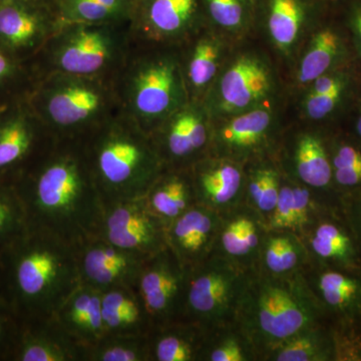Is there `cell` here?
Returning <instances> with one entry per match:
<instances>
[{
    "label": "cell",
    "instance_id": "obj_1",
    "mask_svg": "<svg viewBox=\"0 0 361 361\" xmlns=\"http://www.w3.org/2000/svg\"><path fill=\"white\" fill-rule=\"evenodd\" d=\"M13 186L32 227L75 247L96 236L104 202L80 141L54 139Z\"/></svg>",
    "mask_w": 361,
    "mask_h": 361
},
{
    "label": "cell",
    "instance_id": "obj_2",
    "mask_svg": "<svg viewBox=\"0 0 361 361\" xmlns=\"http://www.w3.org/2000/svg\"><path fill=\"white\" fill-rule=\"evenodd\" d=\"M80 284L77 252L30 226L0 251V299L20 322L51 317Z\"/></svg>",
    "mask_w": 361,
    "mask_h": 361
},
{
    "label": "cell",
    "instance_id": "obj_3",
    "mask_svg": "<svg viewBox=\"0 0 361 361\" xmlns=\"http://www.w3.org/2000/svg\"><path fill=\"white\" fill-rule=\"evenodd\" d=\"M80 142L104 203L142 198L165 169L148 133L122 111Z\"/></svg>",
    "mask_w": 361,
    "mask_h": 361
},
{
    "label": "cell",
    "instance_id": "obj_4",
    "mask_svg": "<svg viewBox=\"0 0 361 361\" xmlns=\"http://www.w3.org/2000/svg\"><path fill=\"white\" fill-rule=\"evenodd\" d=\"M114 85L121 111L148 134L190 102L178 47L133 42Z\"/></svg>",
    "mask_w": 361,
    "mask_h": 361
},
{
    "label": "cell",
    "instance_id": "obj_5",
    "mask_svg": "<svg viewBox=\"0 0 361 361\" xmlns=\"http://www.w3.org/2000/svg\"><path fill=\"white\" fill-rule=\"evenodd\" d=\"M236 322L255 346L259 361H263L271 349L306 327L326 320L301 273L277 278L251 271Z\"/></svg>",
    "mask_w": 361,
    "mask_h": 361
},
{
    "label": "cell",
    "instance_id": "obj_6",
    "mask_svg": "<svg viewBox=\"0 0 361 361\" xmlns=\"http://www.w3.org/2000/svg\"><path fill=\"white\" fill-rule=\"evenodd\" d=\"M133 45L129 21L65 23L30 63L37 80L54 75L115 78Z\"/></svg>",
    "mask_w": 361,
    "mask_h": 361
},
{
    "label": "cell",
    "instance_id": "obj_7",
    "mask_svg": "<svg viewBox=\"0 0 361 361\" xmlns=\"http://www.w3.org/2000/svg\"><path fill=\"white\" fill-rule=\"evenodd\" d=\"M27 99L58 140L80 141L121 113L111 78L54 73L37 80Z\"/></svg>",
    "mask_w": 361,
    "mask_h": 361
},
{
    "label": "cell",
    "instance_id": "obj_8",
    "mask_svg": "<svg viewBox=\"0 0 361 361\" xmlns=\"http://www.w3.org/2000/svg\"><path fill=\"white\" fill-rule=\"evenodd\" d=\"M279 82L264 54L253 49L231 52L204 97L212 121L276 104Z\"/></svg>",
    "mask_w": 361,
    "mask_h": 361
},
{
    "label": "cell",
    "instance_id": "obj_9",
    "mask_svg": "<svg viewBox=\"0 0 361 361\" xmlns=\"http://www.w3.org/2000/svg\"><path fill=\"white\" fill-rule=\"evenodd\" d=\"M249 274L216 253L189 269L182 320L206 330L235 322Z\"/></svg>",
    "mask_w": 361,
    "mask_h": 361
},
{
    "label": "cell",
    "instance_id": "obj_10",
    "mask_svg": "<svg viewBox=\"0 0 361 361\" xmlns=\"http://www.w3.org/2000/svg\"><path fill=\"white\" fill-rule=\"evenodd\" d=\"M275 104L212 121L209 155L245 166L275 157L285 130Z\"/></svg>",
    "mask_w": 361,
    "mask_h": 361
},
{
    "label": "cell",
    "instance_id": "obj_11",
    "mask_svg": "<svg viewBox=\"0 0 361 361\" xmlns=\"http://www.w3.org/2000/svg\"><path fill=\"white\" fill-rule=\"evenodd\" d=\"M275 159L284 177L341 202L334 186L329 130L311 125L285 130Z\"/></svg>",
    "mask_w": 361,
    "mask_h": 361
},
{
    "label": "cell",
    "instance_id": "obj_12",
    "mask_svg": "<svg viewBox=\"0 0 361 361\" xmlns=\"http://www.w3.org/2000/svg\"><path fill=\"white\" fill-rule=\"evenodd\" d=\"M63 23L54 2L4 0L0 2V49L30 65Z\"/></svg>",
    "mask_w": 361,
    "mask_h": 361
},
{
    "label": "cell",
    "instance_id": "obj_13",
    "mask_svg": "<svg viewBox=\"0 0 361 361\" xmlns=\"http://www.w3.org/2000/svg\"><path fill=\"white\" fill-rule=\"evenodd\" d=\"M129 23L134 42L179 47L206 21L200 0H134Z\"/></svg>",
    "mask_w": 361,
    "mask_h": 361
},
{
    "label": "cell",
    "instance_id": "obj_14",
    "mask_svg": "<svg viewBox=\"0 0 361 361\" xmlns=\"http://www.w3.org/2000/svg\"><path fill=\"white\" fill-rule=\"evenodd\" d=\"M54 140L27 99L0 109V183L13 185Z\"/></svg>",
    "mask_w": 361,
    "mask_h": 361
},
{
    "label": "cell",
    "instance_id": "obj_15",
    "mask_svg": "<svg viewBox=\"0 0 361 361\" xmlns=\"http://www.w3.org/2000/svg\"><path fill=\"white\" fill-rule=\"evenodd\" d=\"M212 118L202 102L190 101L149 133L165 168L190 169L209 155Z\"/></svg>",
    "mask_w": 361,
    "mask_h": 361
},
{
    "label": "cell",
    "instance_id": "obj_16",
    "mask_svg": "<svg viewBox=\"0 0 361 361\" xmlns=\"http://www.w3.org/2000/svg\"><path fill=\"white\" fill-rule=\"evenodd\" d=\"M94 237L145 257L168 247L167 226L142 198L104 203Z\"/></svg>",
    "mask_w": 361,
    "mask_h": 361
},
{
    "label": "cell",
    "instance_id": "obj_17",
    "mask_svg": "<svg viewBox=\"0 0 361 361\" xmlns=\"http://www.w3.org/2000/svg\"><path fill=\"white\" fill-rule=\"evenodd\" d=\"M188 271L169 247L145 261L135 291L152 329L182 320Z\"/></svg>",
    "mask_w": 361,
    "mask_h": 361
},
{
    "label": "cell",
    "instance_id": "obj_18",
    "mask_svg": "<svg viewBox=\"0 0 361 361\" xmlns=\"http://www.w3.org/2000/svg\"><path fill=\"white\" fill-rule=\"evenodd\" d=\"M361 85L358 61L316 78L302 90L301 115L307 125L331 130L345 120Z\"/></svg>",
    "mask_w": 361,
    "mask_h": 361
},
{
    "label": "cell",
    "instance_id": "obj_19",
    "mask_svg": "<svg viewBox=\"0 0 361 361\" xmlns=\"http://www.w3.org/2000/svg\"><path fill=\"white\" fill-rule=\"evenodd\" d=\"M300 237L310 263L361 273V247L341 205L320 211Z\"/></svg>",
    "mask_w": 361,
    "mask_h": 361
},
{
    "label": "cell",
    "instance_id": "obj_20",
    "mask_svg": "<svg viewBox=\"0 0 361 361\" xmlns=\"http://www.w3.org/2000/svg\"><path fill=\"white\" fill-rule=\"evenodd\" d=\"M80 283L104 292L118 287L135 288L148 257L92 237L75 247Z\"/></svg>",
    "mask_w": 361,
    "mask_h": 361
},
{
    "label": "cell",
    "instance_id": "obj_21",
    "mask_svg": "<svg viewBox=\"0 0 361 361\" xmlns=\"http://www.w3.org/2000/svg\"><path fill=\"white\" fill-rule=\"evenodd\" d=\"M301 276L327 322H361L360 272L308 263Z\"/></svg>",
    "mask_w": 361,
    "mask_h": 361
},
{
    "label": "cell",
    "instance_id": "obj_22",
    "mask_svg": "<svg viewBox=\"0 0 361 361\" xmlns=\"http://www.w3.org/2000/svg\"><path fill=\"white\" fill-rule=\"evenodd\" d=\"M356 61L350 37L341 18L322 20L311 32L297 56L294 85L302 92L316 78Z\"/></svg>",
    "mask_w": 361,
    "mask_h": 361
},
{
    "label": "cell",
    "instance_id": "obj_23",
    "mask_svg": "<svg viewBox=\"0 0 361 361\" xmlns=\"http://www.w3.org/2000/svg\"><path fill=\"white\" fill-rule=\"evenodd\" d=\"M231 44L205 23L178 47L190 101L203 102L233 51Z\"/></svg>",
    "mask_w": 361,
    "mask_h": 361
},
{
    "label": "cell",
    "instance_id": "obj_24",
    "mask_svg": "<svg viewBox=\"0 0 361 361\" xmlns=\"http://www.w3.org/2000/svg\"><path fill=\"white\" fill-rule=\"evenodd\" d=\"M197 204L224 215L243 204L245 166L207 155L191 168Z\"/></svg>",
    "mask_w": 361,
    "mask_h": 361
},
{
    "label": "cell",
    "instance_id": "obj_25",
    "mask_svg": "<svg viewBox=\"0 0 361 361\" xmlns=\"http://www.w3.org/2000/svg\"><path fill=\"white\" fill-rule=\"evenodd\" d=\"M85 348L51 317L20 322L14 361H85Z\"/></svg>",
    "mask_w": 361,
    "mask_h": 361
},
{
    "label": "cell",
    "instance_id": "obj_26",
    "mask_svg": "<svg viewBox=\"0 0 361 361\" xmlns=\"http://www.w3.org/2000/svg\"><path fill=\"white\" fill-rule=\"evenodd\" d=\"M220 223L219 214L196 204L168 226V247L186 269L213 255Z\"/></svg>",
    "mask_w": 361,
    "mask_h": 361
},
{
    "label": "cell",
    "instance_id": "obj_27",
    "mask_svg": "<svg viewBox=\"0 0 361 361\" xmlns=\"http://www.w3.org/2000/svg\"><path fill=\"white\" fill-rule=\"evenodd\" d=\"M267 230L265 220L248 206L242 204L221 215L214 253L248 272L255 271Z\"/></svg>",
    "mask_w": 361,
    "mask_h": 361
},
{
    "label": "cell",
    "instance_id": "obj_28",
    "mask_svg": "<svg viewBox=\"0 0 361 361\" xmlns=\"http://www.w3.org/2000/svg\"><path fill=\"white\" fill-rule=\"evenodd\" d=\"M316 18L304 0H267L266 35L280 56L295 63L311 32L323 20Z\"/></svg>",
    "mask_w": 361,
    "mask_h": 361
},
{
    "label": "cell",
    "instance_id": "obj_29",
    "mask_svg": "<svg viewBox=\"0 0 361 361\" xmlns=\"http://www.w3.org/2000/svg\"><path fill=\"white\" fill-rule=\"evenodd\" d=\"M330 206H341V202L282 175L276 206L266 221V226L268 230L292 232L300 236L313 218Z\"/></svg>",
    "mask_w": 361,
    "mask_h": 361
},
{
    "label": "cell",
    "instance_id": "obj_30",
    "mask_svg": "<svg viewBox=\"0 0 361 361\" xmlns=\"http://www.w3.org/2000/svg\"><path fill=\"white\" fill-rule=\"evenodd\" d=\"M61 326L85 348L106 336L102 314V292L80 283L54 315Z\"/></svg>",
    "mask_w": 361,
    "mask_h": 361
},
{
    "label": "cell",
    "instance_id": "obj_31",
    "mask_svg": "<svg viewBox=\"0 0 361 361\" xmlns=\"http://www.w3.org/2000/svg\"><path fill=\"white\" fill-rule=\"evenodd\" d=\"M147 206L166 226L196 205L190 169L165 168L142 197Z\"/></svg>",
    "mask_w": 361,
    "mask_h": 361
},
{
    "label": "cell",
    "instance_id": "obj_32",
    "mask_svg": "<svg viewBox=\"0 0 361 361\" xmlns=\"http://www.w3.org/2000/svg\"><path fill=\"white\" fill-rule=\"evenodd\" d=\"M206 329L177 320L153 327L148 336L149 361H198Z\"/></svg>",
    "mask_w": 361,
    "mask_h": 361
},
{
    "label": "cell",
    "instance_id": "obj_33",
    "mask_svg": "<svg viewBox=\"0 0 361 361\" xmlns=\"http://www.w3.org/2000/svg\"><path fill=\"white\" fill-rule=\"evenodd\" d=\"M102 314L106 334L148 336L152 329L135 288L118 287L102 292Z\"/></svg>",
    "mask_w": 361,
    "mask_h": 361
},
{
    "label": "cell",
    "instance_id": "obj_34",
    "mask_svg": "<svg viewBox=\"0 0 361 361\" xmlns=\"http://www.w3.org/2000/svg\"><path fill=\"white\" fill-rule=\"evenodd\" d=\"M308 263L310 256L299 235L267 230L255 271L271 277H293L300 274Z\"/></svg>",
    "mask_w": 361,
    "mask_h": 361
},
{
    "label": "cell",
    "instance_id": "obj_35",
    "mask_svg": "<svg viewBox=\"0 0 361 361\" xmlns=\"http://www.w3.org/2000/svg\"><path fill=\"white\" fill-rule=\"evenodd\" d=\"M263 361H336L329 322L316 323L271 349Z\"/></svg>",
    "mask_w": 361,
    "mask_h": 361
},
{
    "label": "cell",
    "instance_id": "obj_36",
    "mask_svg": "<svg viewBox=\"0 0 361 361\" xmlns=\"http://www.w3.org/2000/svg\"><path fill=\"white\" fill-rule=\"evenodd\" d=\"M281 180V170L275 157L246 164L244 205L258 213L266 222L276 206Z\"/></svg>",
    "mask_w": 361,
    "mask_h": 361
},
{
    "label": "cell",
    "instance_id": "obj_37",
    "mask_svg": "<svg viewBox=\"0 0 361 361\" xmlns=\"http://www.w3.org/2000/svg\"><path fill=\"white\" fill-rule=\"evenodd\" d=\"M334 186L339 199L361 190V144L348 133L329 130Z\"/></svg>",
    "mask_w": 361,
    "mask_h": 361
},
{
    "label": "cell",
    "instance_id": "obj_38",
    "mask_svg": "<svg viewBox=\"0 0 361 361\" xmlns=\"http://www.w3.org/2000/svg\"><path fill=\"white\" fill-rule=\"evenodd\" d=\"M198 361H259V355L235 320L206 330Z\"/></svg>",
    "mask_w": 361,
    "mask_h": 361
},
{
    "label": "cell",
    "instance_id": "obj_39",
    "mask_svg": "<svg viewBox=\"0 0 361 361\" xmlns=\"http://www.w3.org/2000/svg\"><path fill=\"white\" fill-rule=\"evenodd\" d=\"M65 23L129 21L134 0H54Z\"/></svg>",
    "mask_w": 361,
    "mask_h": 361
},
{
    "label": "cell",
    "instance_id": "obj_40",
    "mask_svg": "<svg viewBox=\"0 0 361 361\" xmlns=\"http://www.w3.org/2000/svg\"><path fill=\"white\" fill-rule=\"evenodd\" d=\"M207 25L235 42L245 37L252 25L249 0H200Z\"/></svg>",
    "mask_w": 361,
    "mask_h": 361
},
{
    "label": "cell",
    "instance_id": "obj_41",
    "mask_svg": "<svg viewBox=\"0 0 361 361\" xmlns=\"http://www.w3.org/2000/svg\"><path fill=\"white\" fill-rule=\"evenodd\" d=\"M85 361H149L148 337L106 334L85 348Z\"/></svg>",
    "mask_w": 361,
    "mask_h": 361
},
{
    "label": "cell",
    "instance_id": "obj_42",
    "mask_svg": "<svg viewBox=\"0 0 361 361\" xmlns=\"http://www.w3.org/2000/svg\"><path fill=\"white\" fill-rule=\"evenodd\" d=\"M35 84L30 65L16 61L0 49V109L28 99Z\"/></svg>",
    "mask_w": 361,
    "mask_h": 361
},
{
    "label": "cell",
    "instance_id": "obj_43",
    "mask_svg": "<svg viewBox=\"0 0 361 361\" xmlns=\"http://www.w3.org/2000/svg\"><path fill=\"white\" fill-rule=\"evenodd\" d=\"M30 226L25 206L13 185L0 183V251Z\"/></svg>",
    "mask_w": 361,
    "mask_h": 361
},
{
    "label": "cell",
    "instance_id": "obj_44",
    "mask_svg": "<svg viewBox=\"0 0 361 361\" xmlns=\"http://www.w3.org/2000/svg\"><path fill=\"white\" fill-rule=\"evenodd\" d=\"M336 361H361V322L329 323Z\"/></svg>",
    "mask_w": 361,
    "mask_h": 361
},
{
    "label": "cell",
    "instance_id": "obj_45",
    "mask_svg": "<svg viewBox=\"0 0 361 361\" xmlns=\"http://www.w3.org/2000/svg\"><path fill=\"white\" fill-rule=\"evenodd\" d=\"M20 320L0 299V360H11Z\"/></svg>",
    "mask_w": 361,
    "mask_h": 361
},
{
    "label": "cell",
    "instance_id": "obj_46",
    "mask_svg": "<svg viewBox=\"0 0 361 361\" xmlns=\"http://www.w3.org/2000/svg\"><path fill=\"white\" fill-rule=\"evenodd\" d=\"M350 37L356 59L361 65V0H348L341 16Z\"/></svg>",
    "mask_w": 361,
    "mask_h": 361
},
{
    "label": "cell",
    "instance_id": "obj_47",
    "mask_svg": "<svg viewBox=\"0 0 361 361\" xmlns=\"http://www.w3.org/2000/svg\"><path fill=\"white\" fill-rule=\"evenodd\" d=\"M341 205L361 247V190L341 198Z\"/></svg>",
    "mask_w": 361,
    "mask_h": 361
},
{
    "label": "cell",
    "instance_id": "obj_48",
    "mask_svg": "<svg viewBox=\"0 0 361 361\" xmlns=\"http://www.w3.org/2000/svg\"><path fill=\"white\" fill-rule=\"evenodd\" d=\"M341 129L355 137L356 141L361 144V85Z\"/></svg>",
    "mask_w": 361,
    "mask_h": 361
},
{
    "label": "cell",
    "instance_id": "obj_49",
    "mask_svg": "<svg viewBox=\"0 0 361 361\" xmlns=\"http://www.w3.org/2000/svg\"><path fill=\"white\" fill-rule=\"evenodd\" d=\"M348 1V0H329L330 4L339 6H343Z\"/></svg>",
    "mask_w": 361,
    "mask_h": 361
},
{
    "label": "cell",
    "instance_id": "obj_50",
    "mask_svg": "<svg viewBox=\"0 0 361 361\" xmlns=\"http://www.w3.org/2000/svg\"><path fill=\"white\" fill-rule=\"evenodd\" d=\"M37 1L54 2V0H37Z\"/></svg>",
    "mask_w": 361,
    "mask_h": 361
},
{
    "label": "cell",
    "instance_id": "obj_51",
    "mask_svg": "<svg viewBox=\"0 0 361 361\" xmlns=\"http://www.w3.org/2000/svg\"><path fill=\"white\" fill-rule=\"evenodd\" d=\"M2 1H4V0H0V2H2Z\"/></svg>",
    "mask_w": 361,
    "mask_h": 361
}]
</instances>
